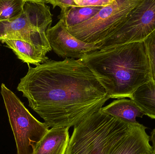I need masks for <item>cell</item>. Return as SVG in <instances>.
<instances>
[{"instance_id": "1", "label": "cell", "mask_w": 155, "mask_h": 154, "mask_svg": "<svg viewBox=\"0 0 155 154\" xmlns=\"http://www.w3.org/2000/svg\"><path fill=\"white\" fill-rule=\"evenodd\" d=\"M17 90L49 127H74L98 112L110 99L93 72L79 59L28 64Z\"/></svg>"}, {"instance_id": "2", "label": "cell", "mask_w": 155, "mask_h": 154, "mask_svg": "<svg viewBox=\"0 0 155 154\" xmlns=\"http://www.w3.org/2000/svg\"><path fill=\"white\" fill-rule=\"evenodd\" d=\"M90 70L110 98H131L151 80L143 41L91 52L79 59Z\"/></svg>"}, {"instance_id": "3", "label": "cell", "mask_w": 155, "mask_h": 154, "mask_svg": "<svg viewBox=\"0 0 155 154\" xmlns=\"http://www.w3.org/2000/svg\"><path fill=\"white\" fill-rule=\"evenodd\" d=\"M129 124L99 110L74 127L65 154H104Z\"/></svg>"}, {"instance_id": "4", "label": "cell", "mask_w": 155, "mask_h": 154, "mask_svg": "<svg viewBox=\"0 0 155 154\" xmlns=\"http://www.w3.org/2000/svg\"><path fill=\"white\" fill-rule=\"evenodd\" d=\"M52 16L45 1L25 0L23 13L20 17L0 23V41H23L50 52L52 49L46 33L52 23Z\"/></svg>"}, {"instance_id": "5", "label": "cell", "mask_w": 155, "mask_h": 154, "mask_svg": "<svg viewBox=\"0 0 155 154\" xmlns=\"http://www.w3.org/2000/svg\"><path fill=\"white\" fill-rule=\"evenodd\" d=\"M1 93L14 135L17 154H34L50 127L35 118L19 98L3 83L1 85Z\"/></svg>"}, {"instance_id": "6", "label": "cell", "mask_w": 155, "mask_h": 154, "mask_svg": "<svg viewBox=\"0 0 155 154\" xmlns=\"http://www.w3.org/2000/svg\"><path fill=\"white\" fill-rule=\"evenodd\" d=\"M141 0H114L94 16L67 30L78 39L96 45L110 36Z\"/></svg>"}, {"instance_id": "7", "label": "cell", "mask_w": 155, "mask_h": 154, "mask_svg": "<svg viewBox=\"0 0 155 154\" xmlns=\"http://www.w3.org/2000/svg\"><path fill=\"white\" fill-rule=\"evenodd\" d=\"M155 30V0H141L106 39L99 49L143 41Z\"/></svg>"}, {"instance_id": "8", "label": "cell", "mask_w": 155, "mask_h": 154, "mask_svg": "<svg viewBox=\"0 0 155 154\" xmlns=\"http://www.w3.org/2000/svg\"><path fill=\"white\" fill-rule=\"evenodd\" d=\"M46 34L52 50L65 59H79L87 53L99 49L96 45L83 42L74 37L62 20H59L54 26L48 29Z\"/></svg>"}, {"instance_id": "9", "label": "cell", "mask_w": 155, "mask_h": 154, "mask_svg": "<svg viewBox=\"0 0 155 154\" xmlns=\"http://www.w3.org/2000/svg\"><path fill=\"white\" fill-rule=\"evenodd\" d=\"M147 129L139 123L130 124L104 154H153Z\"/></svg>"}, {"instance_id": "10", "label": "cell", "mask_w": 155, "mask_h": 154, "mask_svg": "<svg viewBox=\"0 0 155 154\" xmlns=\"http://www.w3.org/2000/svg\"><path fill=\"white\" fill-rule=\"evenodd\" d=\"M69 128L49 129L37 145L34 154H65L70 139Z\"/></svg>"}, {"instance_id": "11", "label": "cell", "mask_w": 155, "mask_h": 154, "mask_svg": "<svg viewBox=\"0 0 155 154\" xmlns=\"http://www.w3.org/2000/svg\"><path fill=\"white\" fill-rule=\"evenodd\" d=\"M100 111L124 123L137 124V118H142L144 115L137 105L131 99H121L114 100Z\"/></svg>"}, {"instance_id": "12", "label": "cell", "mask_w": 155, "mask_h": 154, "mask_svg": "<svg viewBox=\"0 0 155 154\" xmlns=\"http://www.w3.org/2000/svg\"><path fill=\"white\" fill-rule=\"evenodd\" d=\"M2 42L13 51L19 59L27 64L37 66L49 59L46 56L48 52L43 48L19 40H5Z\"/></svg>"}, {"instance_id": "13", "label": "cell", "mask_w": 155, "mask_h": 154, "mask_svg": "<svg viewBox=\"0 0 155 154\" xmlns=\"http://www.w3.org/2000/svg\"><path fill=\"white\" fill-rule=\"evenodd\" d=\"M144 115L155 119V81L151 80L140 87L131 97Z\"/></svg>"}, {"instance_id": "14", "label": "cell", "mask_w": 155, "mask_h": 154, "mask_svg": "<svg viewBox=\"0 0 155 154\" xmlns=\"http://www.w3.org/2000/svg\"><path fill=\"white\" fill-rule=\"evenodd\" d=\"M103 7L74 6L69 9L63 16H58V18L64 22L66 29H68L91 19Z\"/></svg>"}, {"instance_id": "15", "label": "cell", "mask_w": 155, "mask_h": 154, "mask_svg": "<svg viewBox=\"0 0 155 154\" xmlns=\"http://www.w3.org/2000/svg\"><path fill=\"white\" fill-rule=\"evenodd\" d=\"M25 0H0V23L10 21L23 13Z\"/></svg>"}, {"instance_id": "16", "label": "cell", "mask_w": 155, "mask_h": 154, "mask_svg": "<svg viewBox=\"0 0 155 154\" xmlns=\"http://www.w3.org/2000/svg\"><path fill=\"white\" fill-rule=\"evenodd\" d=\"M148 57L151 80L155 81V30L143 41Z\"/></svg>"}, {"instance_id": "17", "label": "cell", "mask_w": 155, "mask_h": 154, "mask_svg": "<svg viewBox=\"0 0 155 154\" xmlns=\"http://www.w3.org/2000/svg\"><path fill=\"white\" fill-rule=\"evenodd\" d=\"M45 3L52 5L53 9L56 6H59L61 8V13L58 16H63L72 7L77 6L74 0H48L45 1Z\"/></svg>"}, {"instance_id": "18", "label": "cell", "mask_w": 155, "mask_h": 154, "mask_svg": "<svg viewBox=\"0 0 155 154\" xmlns=\"http://www.w3.org/2000/svg\"><path fill=\"white\" fill-rule=\"evenodd\" d=\"M114 0H74L79 7H104L112 4Z\"/></svg>"}, {"instance_id": "19", "label": "cell", "mask_w": 155, "mask_h": 154, "mask_svg": "<svg viewBox=\"0 0 155 154\" xmlns=\"http://www.w3.org/2000/svg\"><path fill=\"white\" fill-rule=\"evenodd\" d=\"M150 141L152 143L153 154H155V127L152 130L150 136L149 137Z\"/></svg>"}]
</instances>
